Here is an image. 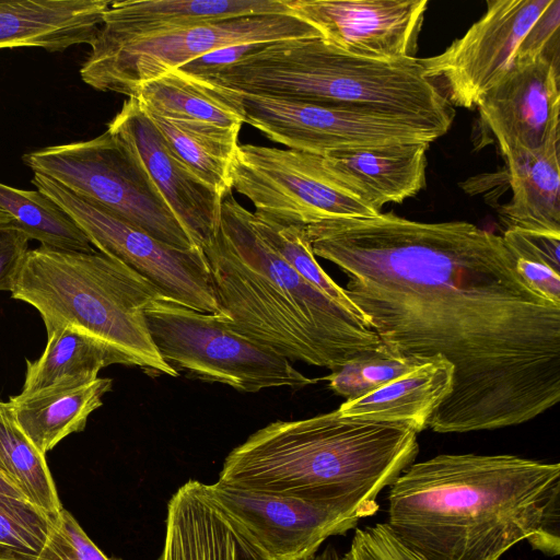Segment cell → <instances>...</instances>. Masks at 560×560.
Segmentation results:
<instances>
[{"mask_svg": "<svg viewBox=\"0 0 560 560\" xmlns=\"http://www.w3.org/2000/svg\"><path fill=\"white\" fill-rule=\"evenodd\" d=\"M315 256L347 277L360 318L398 357H444L451 395L438 433L527 422L560 400V305L521 277L502 236L465 221L394 213L305 226Z\"/></svg>", "mask_w": 560, "mask_h": 560, "instance_id": "6da1fadb", "label": "cell"}, {"mask_svg": "<svg viewBox=\"0 0 560 560\" xmlns=\"http://www.w3.org/2000/svg\"><path fill=\"white\" fill-rule=\"evenodd\" d=\"M387 526L425 560H500L527 540L560 551V464L510 454H441L389 486Z\"/></svg>", "mask_w": 560, "mask_h": 560, "instance_id": "7a4b0ae2", "label": "cell"}, {"mask_svg": "<svg viewBox=\"0 0 560 560\" xmlns=\"http://www.w3.org/2000/svg\"><path fill=\"white\" fill-rule=\"evenodd\" d=\"M252 212L228 194L220 225L202 246L219 313L234 331L290 361L336 371L387 352L353 312L324 294L257 233Z\"/></svg>", "mask_w": 560, "mask_h": 560, "instance_id": "3957f363", "label": "cell"}, {"mask_svg": "<svg viewBox=\"0 0 560 560\" xmlns=\"http://www.w3.org/2000/svg\"><path fill=\"white\" fill-rule=\"evenodd\" d=\"M417 432L400 422L343 416L338 409L275 421L226 456L218 481L233 488L341 504L372 516L380 492L411 465Z\"/></svg>", "mask_w": 560, "mask_h": 560, "instance_id": "277c9868", "label": "cell"}, {"mask_svg": "<svg viewBox=\"0 0 560 560\" xmlns=\"http://www.w3.org/2000/svg\"><path fill=\"white\" fill-rule=\"evenodd\" d=\"M244 94L339 106L433 124L448 131L454 107L418 58L375 59L320 36L261 44L207 78Z\"/></svg>", "mask_w": 560, "mask_h": 560, "instance_id": "5b68a950", "label": "cell"}, {"mask_svg": "<svg viewBox=\"0 0 560 560\" xmlns=\"http://www.w3.org/2000/svg\"><path fill=\"white\" fill-rule=\"evenodd\" d=\"M10 293L39 313L47 334L71 326L152 375H179L159 353L147 325L145 308L162 294L115 257L95 249H28Z\"/></svg>", "mask_w": 560, "mask_h": 560, "instance_id": "8992f818", "label": "cell"}, {"mask_svg": "<svg viewBox=\"0 0 560 560\" xmlns=\"http://www.w3.org/2000/svg\"><path fill=\"white\" fill-rule=\"evenodd\" d=\"M559 30L560 0H491L462 37L420 62L452 106L472 109L513 67L559 58Z\"/></svg>", "mask_w": 560, "mask_h": 560, "instance_id": "52a82bcc", "label": "cell"}, {"mask_svg": "<svg viewBox=\"0 0 560 560\" xmlns=\"http://www.w3.org/2000/svg\"><path fill=\"white\" fill-rule=\"evenodd\" d=\"M22 160L33 174L52 179L165 244L198 247L141 163L107 129L89 140L30 151Z\"/></svg>", "mask_w": 560, "mask_h": 560, "instance_id": "ba28073f", "label": "cell"}, {"mask_svg": "<svg viewBox=\"0 0 560 560\" xmlns=\"http://www.w3.org/2000/svg\"><path fill=\"white\" fill-rule=\"evenodd\" d=\"M151 338L176 372L236 390L302 388L315 384L290 360L234 331L220 314L186 307L163 295L145 308Z\"/></svg>", "mask_w": 560, "mask_h": 560, "instance_id": "9c48e42d", "label": "cell"}, {"mask_svg": "<svg viewBox=\"0 0 560 560\" xmlns=\"http://www.w3.org/2000/svg\"><path fill=\"white\" fill-rule=\"evenodd\" d=\"M318 31L293 14H261L200 23L90 52L82 81L102 92L132 97L137 88L217 49L317 37ZM322 37V36H320Z\"/></svg>", "mask_w": 560, "mask_h": 560, "instance_id": "30bf717a", "label": "cell"}, {"mask_svg": "<svg viewBox=\"0 0 560 560\" xmlns=\"http://www.w3.org/2000/svg\"><path fill=\"white\" fill-rule=\"evenodd\" d=\"M231 179L232 188L252 201L255 212L280 222L308 225L381 213L340 178L323 155L314 153L238 144Z\"/></svg>", "mask_w": 560, "mask_h": 560, "instance_id": "8fae6325", "label": "cell"}, {"mask_svg": "<svg viewBox=\"0 0 560 560\" xmlns=\"http://www.w3.org/2000/svg\"><path fill=\"white\" fill-rule=\"evenodd\" d=\"M219 89L245 124L273 142L318 155L395 143L430 144L447 132L430 122L371 110L256 96L223 86Z\"/></svg>", "mask_w": 560, "mask_h": 560, "instance_id": "7c38bea8", "label": "cell"}, {"mask_svg": "<svg viewBox=\"0 0 560 560\" xmlns=\"http://www.w3.org/2000/svg\"><path fill=\"white\" fill-rule=\"evenodd\" d=\"M31 183L78 224L92 246L133 269L164 298L195 311L219 313L202 248L165 244L44 175L34 174Z\"/></svg>", "mask_w": 560, "mask_h": 560, "instance_id": "4fadbf2b", "label": "cell"}, {"mask_svg": "<svg viewBox=\"0 0 560 560\" xmlns=\"http://www.w3.org/2000/svg\"><path fill=\"white\" fill-rule=\"evenodd\" d=\"M206 486L210 497L269 560H308L329 537L346 534L368 517L341 504L271 495L219 481Z\"/></svg>", "mask_w": 560, "mask_h": 560, "instance_id": "5bb4252c", "label": "cell"}, {"mask_svg": "<svg viewBox=\"0 0 560 560\" xmlns=\"http://www.w3.org/2000/svg\"><path fill=\"white\" fill-rule=\"evenodd\" d=\"M291 13L354 55L416 58L428 0H287Z\"/></svg>", "mask_w": 560, "mask_h": 560, "instance_id": "9a60e30c", "label": "cell"}, {"mask_svg": "<svg viewBox=\"0 0 560 560\" xmlns=\"http://www.w3.org/2000/svg\"><path fill=\"white\" fill-rule=\"evenodd\" d=\"M560 59L513 67L479 100L477 109L504 159L560 145Z\"/></svg>", "mask_w": 560, "mask_h": 560, "instance_id": "2e32d148", "label": "cell"}, {"mask_svg": "<svg viewBox=\"0 0 560 560\" xmlns=\"http://www.w3.org/2000/svg\"><path fill=\"white\" fill-rule=\"evenodd\" d=\"M107 130L141 163L194 244L202 248L219 229L223 198L172 151L136 97L124 101Z\"/></svg>", "mask_w": 560, "mask_h": 560, "instance_id": "e0dca14e", "label": "cell"}, {"mask_svg": "<svg viewBox=\"0 0 560 560\" xmlns=\"http://www.w3.org/2000/svg\"><path fill=\"white\" fill-rule=\"evenodd\" d=\"M292 14L287 0H125L110 2L90 52L187 26L240 16Z\"/></svg>", "mask_w": 560, "mask_h": 560, "instance_id": "ac0fdd59", "label": "cell"}, {"mask_svg": "<svg viewBox=\"0 0 560 560\" xmlns=\"http://www.w3.org/2000/svg\"><path fill=\"white\" fill-rule=\"evenodd\" d=\"M160 560H269L248 534L197 480L184 483L167 505Z\"/></svg>", "mask_w": 560, "mask_h": 560, "instance_id": "d6986e66", "label": "cell"}, {"mask_svg": "<svg viewBox=\"0 0 560 560\" xmlns=\"http://www.w3.org/2000/svg\"><path fill=\"white\" fill-rule=\"evenodd\" d=\"M108 0H0V49L40 48L62 52L91 45Z\"/></svg>", "mask_w": 560, "mask_h": 560, "instance_id": "ffe728a7", "label": "cell"}, {"mask_svg": "<svg viewBox=\"0 0 560 560\" xmlns=\"http://www.w3.org/2000/svg\"><path fill=\"white\" fill-rule=\"evenodd\" d=\"M429 143L409 142L334 151L328 165L372 208L400 203L427 184Z\"/></svg>", "mask_w": 560, "mask_h": 560, "instance_id": "44dd1931", "label": "cell"}, {"mask_svg": "<svg viewBox=\"0 0 560 560\" xmlns=\"http://www.w3.org/2000/svg\"><path fill=\"white\" fill-rule=\"evenodd\" d=\"M453 380L454 366L444 357H429L393 381L347 399L338 410L358 419L405 423L420 433L451 395Z\"/></svg>", "mask_w": 560, "mask_h": 560, "instance_id": "7402d4cb", "label": "cell"}, {"mask_svg": "<svg viewBox=\"0 0 560 560\" xmlns=\"http://www.w3.org/2000/svg\"><path fill=\"white\" fill-rule=\"evenodd\" d=\"M113 381L61 382L43 389L10 397L12 417L35 448L43 455L62 439L85 428L89 416L103 405Z\"/></svg>", "mask_w": 560, "mask_h": 560, "instance_id": "603a6c76", "label": "cell"}, {"mask_svg": "<svg viewBox=\"0 0 560 560\" xmlns=\"http://www.w3.org/2000/svg\"><path fill=\"white\" fill-rule=\"evenodd\" d=\"M560 145L505 159L512 198L503 207L506 229L560 234Z\"/></svg>", "mask_w": 560, "mask_h": 560, "instance_id": "cb8c5ba5", "label": "cell"}, {"mask_svg": "<svg viewBox=\"0 0 560 560\" xmlns=\"http://www.w3.org/2000/svg\"><path fill=\"white\" fill-rule=\"evenodd\" d=\"M147 114L172 151L200 180L222 198L232 192L231 165L242 126L222 127Z\"/></svg>", "mask_w": 560, "mask_h": 560, "instance_id": "d4e9b609", "label": "cell"}, {"mask_svg": "<svg viewBox=\"0 0 560 560\" xmlns=\"http://www.w3.org/2000/svg\"><path fill=\"white\" fill-rule=\"evenodd\" d=\"M110 364L131 365L130 361L100 340L63 326L47 334V345L36 360L26 361L22 394L68 382H92Z\"/></svg>", "mask_w": 560, "mask_h": 560, "instance_id": "484cf974", "label": "cell"}, {"mask_svg": "<svg viewBox=\"0 0 560 560\" xmlns=\"http://www.w3.org/2000/svg\"><path fill=\"white\" fill-rule=\"evenodd\" d=\"M132 97L140 102L147 113L165 118L210 122L222 127L244 124L238 110L219 86L179 69L141 83Z\"/></svg>", "mask_w": 560, "mask_h": 560, "instance_id": "4316f807", "label": "cell"}, {"mask_svg": "<svg viewBox=\"0 0 560 560\" xmlns=\"http://www.w3.org/2000/svg\"><path fill=\"white\" fill-rule=\"evenodd\" d=\"M0 475L23 498L56 518L62 510L45 455L16 425L8 401L0 400Z\"/></svg>", "mask_w": 560, "mask_h": 560, "instance_id": "83f0119b", "label": "cell"}, {"mask_svg": "<svg viewBox=\"0 0 560 560\" xmlns=\"http://www.w3.org/2000/svg\"><path fill=\"white\" fill-rule=\"evenodd\" d=\"M0 210L12 226L40 246L68 252H93L78 224L52 200L38 190H23L0 183Z\"/></svg>", "mask_w": 560, "mask_h": 560, "instance_id": "f1b7e54d", "label": "cell"}, {"mask_svg": "<svg viewBox=\"0 0 560 560\" xmlns=\"http://www.w3.org/2000/svg\"><path fill=\"white\" fill-rule=\"evenodd\" d=\"M250 219L260 237L300 276L359 316L345 289L338 285L317 262L305 225L280 222L255 211L252 212Z\"/></svg>", "mask_w": 560, "mask_h": 560, "instance_id": "f546056e", "label": "cell"}, {"mask_svg": "<svg viewBox=\"0 0 560 560\" xmlns=\"http://www.w3.org/2000/svg\"><path fill=\"white\" fill-rule=\"evenodd\" d=\"M54 520L24 499L0 493V560H36Z\"/></svg>", "mask_w": 560, "mask_h": 560, "instance_id": "4dcf8cb0", "label": "cell"}, {"mask_svg": "<svg viewBox=\"0 0 560 560\" xmlns=\"http://www.w3.org/2000/svg\"><path fill=\"white\" fill-rule=\"evenodd\" d=\"M428 358L375 353L349 361L323 380L336 394L353 399L360 397L419 365Z\"/></svg>", "mask_w": 560, "mask_h": 560, "instance_id": "1f68e13d", "label": "cell"}, {"mask_svg": "<svg viewBox=\"0 0 560 560\" xmlns=\"http://www.w3.org/2000/svg\"><path fill=\"white\" fill-rule=\"evenodd\" d=\"M36 560H120L108 558L89 538L77 520L61 510Z\"/></svg>", "mask_w": 560, "mask_h": 560, "instance_id": "d6a6232c", "label": "cell"}, {"mask_svg": "<svg viewBox=\"0 0 560 560\" xmlns=\"http://www.w3.org/2000/svg\"><path fill=\"white\" fill-rule=\"evenodd\" d=\"M341 560H425L404 545L386 523L357 528Z\"/></svg>", "mask_w": 560, "mask_h": 560, "instance_id": "836d02e7", "label": "cell"}, {"mask_svg": "<svg viewBox=\"0 0 560 560\" xmlns=\"http://www.w3.org/2000/svg\"><path fill=\"white\" fill-rule=\"evenodd\" d=\"M503 242L514 259L548 266L560 272V234L506 229Z\"/></svg>", "mask_w": 560, "mask_h": 560, "instance_id": "e575fe53", "label": "cell"}, {"mask_svg": "<svg viewBox=\"0 0 560 560\" xmlns=\"http://www.w3.org/2000/svg\"><path fill=\"white\" fill-rule=\"evenodd\" d=\"M30 238L12 225L0 228V291H11L28 252Z\"/></svg>", "mask_w": 560, "mask_h": 560, "instance_id": "d590c367", "label": "cell"}, {"mask_svg": "<svg viewBox=\"0 0 560 560\" xmlns=\"http://www.w3.org/2000/svg\"><path fill=\"white\" fill-rule=\"evenodd\" d=\"M261 44L229 46L211 51L178 68L182 72L195 77L207 78L233 65Z\"/></svg>", "mask_w": 560, "mask_h": 560, "instance_id": "8d00e7d4", "label": "cell"}, {"mask_svg": "<svg viewBox=\"0 0 560 560\" xmlns=\"http://www.w3.org/2000/svg\"><path fill=\"white\" fill-rule=\"evenodd\" d=\"M0 493L15 498L24 499L16 488L10 483L3 476L0 475ZM25 500V499H24Z\"/></svg>", "mask_w": 560, "mask_h": 560, "instance_id": "74e56055", "label": "cell"}, {"mask_svg": "<svg viewBox=\"0 0 560 560\" xmlns=\"http://www.w3.org/2000/svg\"><path fill=\"white\" fill-rule=\"evenodd\" d=\"M308 560H341V557L338 555L337 550L328 546L325 548V550L320 553H316L313 558Z\"/></svg>", "mask_w": 560, "mask_h": 560, "instance_id": "f35d334b", "label": "cell"}, {"mask_svg": "<svg viewBox=\"0 0 560 560\" xmlns=\"http://www.w3.org/2000/svg\"><path fill=\"white\" fill-rule=\"evenodd\" d=\"M12 225V221L8 214L0 210V228Z\"/></svg>", "mask_w": 560, "mask_h": 560, "instance_id": "ab89813d", "label": "cell"}]
</instances>
